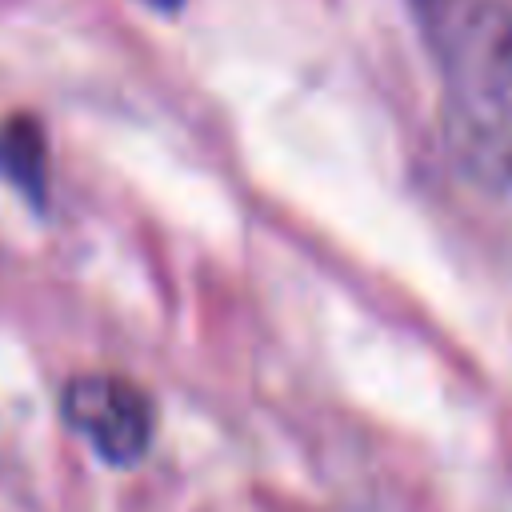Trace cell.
<instances>
[{
	"mask_svg": "<svg viewBox=\"0 0 512 512\" xmlns=\"http://www.w3.org/2000/svg\"><path fill=\"white\" fill-rule=\"evenodd\" d=\"M456 152L488 180H512V0L420 8Z\"/></svg>",
	"mask_w": 512,
	"mask_h": 512,
	"instance_id": "6da1fadb",
	"label": "cell"
},
{
	"mask_svg": "<svg viewBox=\"0 0 512 512\" xmlns=\"http://www.w3.org/2000/svg\"><path fill=\"white\" fill-rule=\"evenodd\" d=\"M64 420L112 468L140 464L156 432L152 396L120 372L72 376L64 388Z\"/></svg>",
	"mask_w": 512,
	"mask_h": 512,
	"instance_id": "7a4b0ae2",
	"label": "cell"
},
{
	"mask_svg": "<svg viewBox=\"0 0 512 512\" xmlns=\"http://www.w3.org/2000/svg\"><path fill=\"white\" fill-rule=\"evenodd\" d=\"M0 176L32 204H44L48 144H44V128L24 112H16L0 124Z\"/></svg>",
	"mask_w": 512,
	"mask_h": 512,
	"instance_id": "3957f363",
	"label": "cell"
},
{
	"mask_svg": "<svg viewBox=\"0 0 512 512\" xmlns=\"http://www.w3.org/2000/svg\"><path fill=\"white\" fill-rule=\"evenodd\" d=\"M156 4H176V0H156Z\"/></svg>",
	"mask_w": 512,
	"mask_h": 512,
	"instance_id": "277c9868",
	"label": "cell"
}]
</instances>
